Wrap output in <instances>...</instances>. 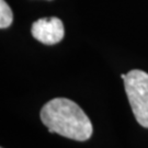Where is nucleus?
Segmentation results:
<instances>
[{
  "instance_id": "f257e3e1",
  "label": "nucleus",
  "mask_w": 148,
  "mask_h": 148,
  "mask_svg": "<svg viewBox=\"0 0 148 148\" xmlns=\"http://www.w3.org/2000/svg\"><path fill=\"white\" fill-rule=\"evenodd\" d=\"M41 120L49 133L78 142L89 139L93 133L88 115L76 102L66 98L48 101L41 110Z\"/></svg>"
},
{
  "instance_id": "f03ea898",
  "label": "nucleus",
  "mask_w": 148,
  "mask_h": 148,
  "mask_svg": "<svg viewBox=\"0 0 148 148\" xmlns=\"http://www.w3.org/2000/svg\"><path fill=\"white\" fill-rule=\"evenodd\" d=\"M123 80L134 116L142 126L148 128V74L133 69Z\"/></svg>"
},
{
  "instance_id": "7ed1b4c3",
  "label": "nucleus",
  "mask_w": 148,
  "mask_h": 148,
  "mask_svg": "<svg viewBox=\"0 0 148 148\" xmlns=\"http://www.w3.org/2000/svg\"><path fill=\"white\" fill-rule=\"evenodd\" d=\"M31 33L38 42L46 45H54L63 40L65 30L62 20L56 16H52L42 18L34 22L32 24Z\"/></svg>"
},
{
  "instance_id": "20e7f679",
  "label": "nucleus",
  "mask_w": 148,
  "mask_h": 148,
  "mask_svg": "<svg viewBox=\"0 0 148 148\" xmlns=\"http://www.w3.org/2000/svg\"><path fill=\"white\" fill-rule=\"evenodd\" d=\"M13 21V13L5 0H0V27L7 29Z\"/></svg>"
}]
</instances>
